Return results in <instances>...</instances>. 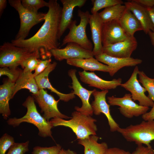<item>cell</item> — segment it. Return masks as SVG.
Instances as JSON below:
<instances>
[{
  "mask_svg": "<svg viewBox=\"0 0 154 154\" xmlns=\"http://www.w3.org/2000/svg\"><path fill=\"white\" fill-rule=\"evenodd\" d=\"M48 10L46 13L44 22L37 32L27 39L13 40L14 45L28 50L30 52H37L42 57L50 58V50L58 48V34L62 7L57 0H50Z\"/></svg>",
  "mask_w": 154,
  "mask_h": 154,
  "instance_id": "cell-1",
  "label": "cell"
},
{
  "mask_svg": "<svg viewBox=\"0 0 154 154\" xmlns=\"http://www.w3.org/2000/svg\"><path fill=\"white\" fill-rule=\"evenodd\" d=\"M72 116L69 120L56 117L52 119L50 121L53 127L62 126L70 128L78 139L96 135L97 128L95 123L97 121L96 119L90 116L83 114L76 111L72 113Z\"/></svg>",
  "mask_w": 154,
  "mask_h": 154,
  "instance_id": "cell-2",
  "label": "cell"
},
{
  "mask_svg": "<svg viewBox=\"0 0 154 154\" xmlns=\"http://www.w3.org/2000/svg\"><path fill=\"white\" fill-rule=\"evenodd\" d=\"M33 97L28 96L22 105L27 108L25 115L20 118H10L7 121V124L15 127L21 123L26 122L32 123L36 126L39 130L38 135L43 137H50L52 138L51 128L53 127L49 121H47L37 111Z\"/></svg>",
  "mask_w": 154,
  "mask_h": 154,
  "instance_id": "cell-3",
  "label": "cell"
},
{
  "mask_svg": "<svg viewBox=\"0 0 154 154\" xmlns=\"http://www.w3.org/2000/svg\"><path fill=\"white\" fill-rule=\"evenodd\" d=\"M117 131L127 141L151 147L150 143L154 140V120H144L139 124L120 127Z\"/></svg>",
  "mask_w": 154,
  "mask_h": 154,
  "instance_id": "cell-4",
  "label": "cell"
},
{
  "mask_svg": "<svg viewBox=\"0 0 154 154\" xmlns=\"http://www.w3.org/2000/svg\"><path fill=\"white\" fill-rule=\"evenodd\" d=\"M90 15L88 11L84 12L78 10V15L80 18V23L76 25V21H73L69 28V31L68 34L62 40V46L68 43L74 42L87 50L92 51V44L88 38L86 32V27L89 23Z\"/></svg>",
  "mask_w": 154,
  "mask_h": 154,
  "instance_id": "cell-5",
  "label": "cell"
},
{
  "mask_svg": "<svg viewBox=\"0 0 154 154\" xmlns=\"http://www.w3.org/2000/svg\"><path fill=\"white\" fill-rule=\"evenodd\" d=\"M9 3L18 12L20 20V29L15 39H25L33 26L44 21L46 13L29 11L22 5L21 0H9Z\"/></svg>",
  "mask_w": 154,
  "mask_h": 154,
  "instance_id": "cell-6",
  "label": "cell"
},
{
  "mask_svg": "<svg viewBox=\"0 0 154 154\" xmlns=\"http://www.w3.org/2000/svg\"><path fill=\"white\" fill-rule=\"evenodd\" d=\"M34 53L16 46L11 43L5 42L0 47V66L17 68L23 60Z\"/></svg>",
  "mask_w": 154,
  "mask_h": 154,
  "instance_id": "cell-7",
  "label": "cell"
},
{
  "mask_svg": "<svg viewBox=\"0 0 154 154\" xmlns=\"http://www.w3.org/2000/svg\"><path fill=\"white\" fill-rule=\"evenodd\" d=\"M108 102L110 106H117L120 113L125 117L131 118L138 117L147 112L148 107L142 106L135 103L132 100L130 94H126L122 97L114 96H108Z\"/></svg>",
  "mask_w": 154,
  "mask_h": 154,
  "instance_id": "cell-8",
  "label": "cell"
},
{
  "mask_svg": "<svg viewBox=\"0 0 154 154\" xmlns=\"http://www.w3.org/2000/svg\"><path fill=\"white\" fill-rule=\"evenodd\" d=\"M33 96L35 101L41 109V113H43V117L47 121H49L51 118L67 119L72 118L60 112L57 107L58 103L60 100H56L52 95L48 94L44 89H40L38 94Z\"/></svg>",
  "mask_w": 154,
  "mask_h": 154,
  "instance_id": "cell-9",
  "label": "cell"
},
{
  "mask_svg": "<svg viewBox=\"0 0 154 154\" xmlns=\"http://www.w3.org/2000/svg\"><path fill=\"white\" fill-rule=\"evenodd\" d=\"M76 69H73L69 70L68 72V75L72 80V85L70 87L73 89V93L80 98L82 103L81 107L75 106L74 108L76 111L83 114L92 116L93 112L89 103V99L95 89L89 90L83 87L78 80L76 75Z\"/></svg>",
  "mask_w": 154,
  "mask_h": 154,
  "instance_id": "cell-10",
  "label": "cell"
},
{
  "mask_svg": "<svg viewBox=\"0 0 154 154\" xmlns=\"http://www.w3.org/2000/svg\"><path fill=\"white\" fill-rule=\"evenodd\" d=\"M139 71L138 67L136 66L129 80L121 83L120 86L130 92L132 100L134 101H138L140 105L152 107L154 102L145 95L146 90L141 85L137 79Z\"/></svg>",
  "mask_w": 154,
  "mask_h": 154,
  "instance_id": "cell-11",
  "label": "cell"
},
{
  "mask_svg": "<svg viewBox=\"0 0 154 154\" xmlns=\"http://www.w3.org/2000/svg\"><path fill=\"white\" fill-rule=\"evenodd\" d=\"M137 46V41L134 37H128L123 40L103 46L102 53L119 58H129Z\"/></svg>",
  "mask_w": 154,
  "mask_h": 154,
  "instance_id": "cell-12",
  "label": "cell"
},
{
  "mask_svg": "<svg viewBox=\"0 0 154 154\" xmlns=\"http://www.w3.org/2000/svg\"><path fill=\"white\" fill-rule=\"evenodd\" d=\"M50 52L54 58L59 61L64 59L86 58L94 56L92 51L87 50L74 42L68 43L63 48L53 49Z\"/></svg>",
  "mask_w": 154,
  "mask_h": 154,
  "instance_id": "cell-13",
  "label": "cell"
},
{
  "mask_svg": "<svg viewBox=\"0 0 154 154\" xmlns=\"http://www.w3.org/2000/svg\"><path fill=\"white\" fill-rule=\"evenodd\" d=\"M108 92V90L98 91L95 89L92 94L94 100L91 105L94 114L99 115L102 113L106 116L108 120L110 131L114 132L117 131L120 127L111 115L110 105L106 101V96Z\"/></svg>",
  "mask_w": 154,
  "mask_h": 154,
  "instance_id": "cell-14",
  "label": "cell"
},
{
  "mask_svg": "<svg viewBox=\"0 0 154 154\" xmlns=\"http://www.w3.org/2000/svg\"><path fill=\"white\" fill-rule=\"evenodd\" d=\"M119 20L103 23L102 37L103 46L123 40L129 37L121 27Z\"/></svg>",
  "mask_w": 154,
  "mask_h": 154,
  "instance_id": "cell-15",
  "label": "cell"
},
{
  "mask_svg": "<svg viewBox=\"0 0 154 154\" xmlns=\"http://www.w3.org/2000/svg\"><path fill=\"white\" fill-rule=\"evenodd\" d=\"M80 80L90 86L100 89L102 90L116 88L120 86L122 83L120 78L114 79L111 81L103 79L94 72H88L86 71L78 72Z\"/></svg>",
  "mask_w": 154,
  "mask_h": 154,
  "instance_id": "cell-16",
  "label": "cell"
},
{
  "mask_svg": "<svg viewBox=\"0 0 154 154\" xmlns=\"http://www.w3.org/2000/svg\"><path fill=\"white\" fill-rule=\"evenodd\" d=\"M86 0H61L62 9L58 34L60 39L64 32L73 21V11L75 7H81L86 2Z\"/></svg>",
  "mask_w": 154,
  "mask_h": 154,
  "instance_id": "cell-17",
  "label": "cell"
},
{
  "mask_svg": "<svg viewBox=\"0 0 154 154\" xmlns=\"http://www.w3.org/2000/svg\"><path fill=\"white\" fill-rule=\"evenodd\" d=\"M57 63L54 62L50 63L42 72L35 77L36 81L39 89L47 88L56 94L59 99L64 102H68L75 97L72 92L68 94L62 93L54 88L49 82L48 76L49 73L55 68Z\"/></svg>",
  "mask_w": 154,
  "mask_h": 154,
  "instance_id": "cell-18",
  "label": "cell"
},
{
  "mask_svg": "<svg viewBox=\"0 0 154 154\" xmlns=\"http://www.w3.org/2000/svg\"><path fill=\"white\" fill-rule=\"evenodd\" d=\"M99 61L112 67L113 71L110 76H112L119 70L125 66H133L141 63L142 60L132 57L119 58L111 56L104 53L95 56Z\"/></svg>",
  "mask_w": 154,
  "mask_h": 154,
  "instance_id": "cell-19",
  "label": "cell"
},
{
  "mask_svg": "<svg viewBox=\"0 0 154 154\" xmlns=\"http://www.w3.org/2000/svg\"><path fill=\"white\" fill-rule=\"evenodd\" d=\"M89 24L92 33L94 47L92 52L94 56L102 53V31L103 23L98 12L90 14Z\"/></svg>",
  "mask_w": 154,
  "mask_h": 154,
  "instance_id": "cell-20",
  "label": "cell"
},
{
  "mask_svg": "<svg viewBox=\"0 0 154 154\" xmlns=\"http://www.w3.org/2000/svg\"><path fill=\"white\" fill-rule=\"evenodd\" d=\"M124 5L135 15L141 24L146 34L154 31V28L147 8L133 0L125 2Z\"/></svg>",
  "mask_w": 154,
  "mask_h": 154,
  "instance_id": "cell-21",
  "label": "cell"
},
{
  "mask_svg": "<svg viewBox=\"0 0 154 154\" xmlns=\"http://www.w3.org/2000/svg\"><path fill=\"white\" fill-rule=\"evenodd\" d=\"M69 65L82 68L85 71H99L108 72L111 74L113 69L111 66L100 62L93 57L84 59H75L66 60Z\"/></svg>",
  "mask_w": 154,
  "mask_h": 154,
  "instance_id": "cell-22",
  "label": "cell"
},
{
  "mask_svg": "<svg viewBox=\"0 0 154 154\" xmlns=\"http://www.w3.org/2000/svg\"><path fill=\"white\" fill-rule=\"evenodd\" d=\"M15 83L8 79L0 86V113L6 120L11 114L9 101L13 98Z\"/></svg>",
  "mask_w": 154,
  "mask_h": 154,
  "instance_id": "cell-23",
  "label": "cell"
},
{
  "mask_svg": "<svg viewBox=\"0 0 154 154\" xmlns=\"http://www.w3.org/2000/svg\"><path fill=\"white\" fill-rule=\"evenodd\" d=\"M23 89L29 90L33 96L37 95L39 93L40 89L32 72H24L23 70L15 82L13 98L19 90Z\"/></svg>",
  "mask_w": 154,
  "mask_h": 154,
  "instance_id": "cell-24",
  "label": "cell"
},
{
  "mask_svg": "<svg viewBox=\"0 0 154 154\" xmlns=\"http://www.w3.org/2000/svg\"><path fill=\"white\" fill-rule=\"evenodd\" d=\"M119 21L121 27L129 37H134L136 31H143L140 22L132 13L127 8Z\"/></svg>",
  "mask_w": 154,
  "mask_h": 154,
  "instance_id": "cell-25",
  "label": "cell"
},
{
  "mask_svg": "<svg viewBox=\"0 0 154 154\" xmlns=\"http://www.w3.org/2000/svg\"><path fill=\"white\" fill-rule=\"evenodd\" d=\"M99 137L96 135H91L84 139H78V143L84 147V154H105L108 149L106 143L98 142Z\"/></svg>",
  "mask_w": 154,
  "mask_h": 154,
  "instance_id": "cell-26",
  "label": "cell"
},
{
  "mask_svg": "<svg viewBox=\"0 0 154 154\" xmlns=\"http://www.w3.org/2000/svg\"><path fill=\"white\" fill-rule=\"evenodd\" d=\"M126 8L124 5L117 4L105 8L99 15L103 23L119 20Z\"/></svg>",
  "mask_w": 154,
  "mask_h": 154,
  "instance_id": "cell-27",
  "label": "cell"
},
{
  "mask_svg": "<svg viewBox=\"0 0 154 154\" xmlns=\"http://www.w3.org/2000/svg\"><path fill=\"white\" fill-rule=\"evenodd\" d=\"M138 80L148 93V97L154 102V81L153 79L147 76L143 71H139Z\"/></svg>",
  "mask_w": 154,
  "mask_h": 154,
  "instance_id": "cell-28",
  "label": "cell"
},
{
  "mask_svg": "<svg viewBox=\"0 0 154 154\" xmlns=\"http://www.w3.org/2000/svg\"><path fill=\"white\" fill-rule=\"evenodd\" d=\"M93 7L91 9L92 14L96 13L100 9L117 4L124 3L121 0H92Z\"/></svg>",
  "mask_w": 154,
  "mask_h": 154,
  "instance_id": "cell-29",
  "label": "cell"
},
{
  "mask_svg": "<svg viewBox=\"0 0 154 154\" xmlns=\"http://www.w3.org/2000/svg\"><path fill=\"white\" fill-rule=\"evenodd\" d=\"M40 56L39 53L34 52L31 56L23 60L20 64L24 72H32L35 69L40 60L38 59Z\"/></svg>",
  "mask_w": 154,
  "mask_h": 154,
  "instance_id": "cell-30",
  "label": "cell"
},
{
  "mask_svg": "<svg viewBox=\"0 0 154 154\" xmlns=\"http://www.w3.org/2000/svg\"><path fill=\"white\" fill-rule=\"evenodd\" d=\"M23 6L29 11L33 13H38V10L44 7H48L49 3L43 0H22Z\"/></svg>",
  "mask_w": 154,
  "mask_h": 154,
  "instance_id": "cell-31",
  "label": "cell"
},
{
  "mask_svg": "<svg viewBox=\"0 0 154 154\" xmlns=\"http://www.w3.org/2000/svg\"><path fill=\"white\" fill-rule=\"evenodd\" d=\"M23 70L17 68H11L7 67H1L0 76L6 75L8 79L12 82L15 83L18 79Z\"/></svg>",
  "mask_w": 154,
  "mask_h": 154,
  "instance_id": "cell-32",
  "label": "cell"
},
{
  "mask_svg": "<svg viewBox=\"0 0 154 154\" xmlns=\"http://www.w3.org/2000/svg\"><path fill=\"white\" fill-rule=\"evenodd\" d=\"M61 146L57 144L49 147H42L36 146L33 148L32 154H59L61 151Z\"/></svg>",
  "mask_w": 154,
  "mask_h": 154,
  "instance_id": "cell-33",
  "label": "cell"
},
{
  "mask_svg": "<svg viewBox=\"0 0 154 154\" xmlns=\"http://www.w3.org/2000/svg\"><path fill=\"white\" fill-rule=\"evenodd\" d=\"M13 137L5 133L0 139V154H5L6 151L14 143Z\"/></svg>",
  "mask_w": 154,
  "mask_h": 154,
  "instance_id": "cell-34",
  "label": "cell"
},
{
  "mask_svg": "<svg viewBox=\"0 0 154 154\" xmlns=\"http://www.w3.org/2000/svg\"><path fill=\"white\" fill-rule=\"evenodd\" d=\"M29 141L25 143H15L5 154H24L29 151Z\"/></svg>",
  "mask_w": 154,
  "mask_h": 154,
  "instance_id": "cell-35",
  "label": "cell"
},
{
  "mask_svg": "<svg viewBox=\"0 0 154 154\" xmlns=\"http://www.w3.org/2000/svg\"><path fill=\"white\" fill-rule=\"evenodd\" d=\"M51 61L50 58L44 60H40L33 74V76L35 77L43 71L50 64Z\"/></svg>",
  "mask_w": 154,
  "mask_h": 154,
  "instance_id": "cell-36",
  "label": "cell"
},
{
  "mask_svg": "<svg viewBox=\"0 0 154 154\" xmlns=\"http://www.w3.org/2000/svg\"><path fill=\"white\" fill-rule=\"evenodd\" d=\"M131 154H154V150L151 147L139 145Z\"/></svg>",
  "mask_w": 154,
  "mask_h": 154,
  "instance_id": "cell-37",
  "label": "cell"
},
{
  "mask_svg": "<svg viewBox=\"0 0 154 154\" xmlns=\"http://www.w3.org/2000/svg\"><path fill=\"white\" fill-rule=\"evenodd\" d=\"M105 154H131L128 151L119 148L114 147L108 148Z\"/></svg>",
  "mask_w": 154,
  "mask_h": 154,
  "instance_id": "cell-38",
  "label": "cell"
},
{
  "mask_svg": "<svg viewBox=\"0 0 154 154\" xmlns=\"http://www.w3.org/2000/svg\"><path fill=\"white\" fill-rule=\"evenodd\" d=\"M135 2L147 8L154 7V0H133Z\"/></svg>",
  "mask_w": 154,
  "mask_h": 154,
  "instance_id": "cell-39",
  "label": "cell"
},
{
  "mask_svg": "<svg viewBox=\"0 0 154 154\" xmlns=\"http://www.w3.org/2000/svg\"><path fill=\"white\" fill-rule=\"evenodd\" d=\"M141 117L144 121L154 120V104L150 111L143 114Z\"/></svg>",
  "mask_w": 154,
  "mask_h": 154,
  "instance_id": "cell-40",
  "label": "cell"
},
{
  "mask_svg": "<svg viewBox=\"0 0 154 154\" xmlns=\"http://www.w3.org/2000/svg\"><path fill=\"white\" fill-rule=\"evenodd\" d=\"M147 9L154 28V7Z\"/></svg>",
  "mask_w": 154,
  "mask_h": 154,
  "instance_id": "cell-41",
  "label": "cell"
},
{
  "mask_svg": "<svg viewBox=\"0 0 154 154\" xmlns=\"http://www.w3.org/2000/svg\"><path fill=\"white\" fill-rule=\"evenodd\" d=\"M7 3L6 0H0V13L2 15L3 11L5 8Z\"/></svg>",
  "mask_w": 154,
  "mask_h": 154,
  "instance_id": "cell-42",
  "label": "cell"
},
{
  "mask_svg": "<svg viewBox=\"0 0 154 154\" xmlns=\"http://www.w3.org/2000/svg\"><path fill=\"white\" fill-rule=\"evenodd\" d=\"M59 154H76V153L69 149L66 150L62 149L60 151Z\"/></svg>",
  "mask_w": 154,
  "mask_h": 154,
  "instance_id": "cell-43",
  "label": "cell"
},
{
  "mask_svg": "<svg viewBox=\"0 0 154 154\" xmlns=\"http://www.w3.org/2000/svg\"><path fill=\"white\" fill-rule=\"evenodd\" d=\"M152 44L154 46V31H150L148 33Z\"/></svg>",
  "mask_w": 154,
  "mask_h": 154,
  "instance_id": "cell-44",
  "label": "cell"
},
{
  "mask_svg": "<svg viewBox=\"0 0 154 154\" xmlns=\"http://www.w3.org/2000/svg\"><path fill=\"white\" fill-rule=\"evenodd\" d=\"M153 81H154V78H153Z\"/></svg>",
  "mask_w": 154,
  "mask_h": 154,
  "instance_id": "cell-45",
  "label": "cell"
}]
</instances>
